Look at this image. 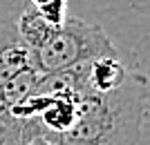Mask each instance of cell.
<instances>
[{
  "instance_id": "277c9868",
  "label": "cell",
  "mask_w": 150,
  "mask_h": 145,
  "mask_svg": "<svg viewBox=\"0 0 150 145\" xmlns=\"http://www.w3.org/2000/svg\"><path fill=\"white\" fill-rule=\"evenodd\" d=\"M128 69L119 56H101L88 63V85L94 92H108L125 81Z\"/></svg>"
},
{
  "instance_id": "8992f818",
  "label": "cell",
  "mask_w": 150,
  "mask_h": 145,
  "mask_svg": "<svg viewBox=\"0 0 150 145\" xmlns=\"http://www.w3.org/2000/svg\"><path fill=\"white\" fill-rule=\"evenodd\" d=\"M23 145H65V143H58V141L45 139V136H34V139H29L27 143H23Z\"/></svg>"
},
{
  "instance_id": "52a82bcc",
  "label": "cell",
  "mask_w": 150,
  "mask_h": 145,
  "mask_svg": "<svg viewBox=\"0 0 150 145\" xmlns=\"http://www.w3.org/2000/svg\"><path fill=\"white\" fill-rule=\"evenodd\" d=\"M29 2H31V5H43L45 0H29Z\"/></svg>"
},
{
  "instance_id": "7a4b0ae2",
  "label": "cell",
  "mask_w": 150,
  "mask_h": 145,
  "mask_svg": "<svg viewBox=\"0 0 150 145\" xmlns=\"http://www.w3.org/2000/svg\"><path fill=\"white\" fill-rule=\"evenodd\" d=\"M16 27L34 54V63L40 74L58 71L101 56H119L103 27L83 18L67 16L58 25H50L36 7L29 5L20 13Z\"/></svg>"
},
{
  "instance_id": "3957f363",
  "label": "cell",
  "mask_w": 150,
  "mask_h": 145,
  "mask_svg": "<svg viewBox=\"0 0 150 145\" xmlns=\"http://www.w3.org/2000/svg\"><path fill=\"white\" fill-rule=\"evenodd\" d=\"M40 71L16 22L0 20V145L11 132V112L36 87Z\"/></svg>"
},
{
  "instance_id": "6da1fadb",
  "label": "cell",
  "mask_w": 150,
  "mask_h": 145,
  "mask_svg": "<svg viewBox=\"0 0 150 145\" xmlns=\"http://www.w3.org/2000/svg\"><path fill=\"white\" fill-rule=\"evenodd\" d=\"M148 107V81L128 71L119 87L85 89L76 96L74 123L58 143L65 145H137Z\"/></svg>"
},
{
  "instance_id": "5b68a950",
  "label": "cell",
  "mask_w": 150,
  "mask_h": 145,
  "mask_svg": "<svg viewBox=\"0 0 150 145\" xmlns=\"http://www.w3.org/2000/svg\"><path fill=\"white\" fill-rule=\"evenodd\" d=\"M34 7L50 25H58L67 18V0H45L43 5H34Z\"/></svg>"
}]
</instances>
